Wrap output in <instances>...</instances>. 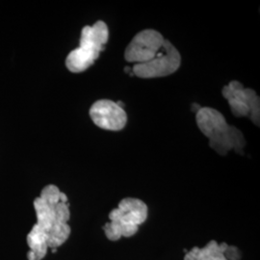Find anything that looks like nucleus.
Instances as JSON below:
<instances>
[{
    "instance_id": "obj_1",
    "label": "nucleus",
    "mask_w": 260,
    "mask_h": 260,
    "mask_svg": "<svg viewBox=\"0 0 260 260\" xmlns=\"http://www.w3.org/2000/svg\"><path fill=\"white\" fill-rule=\"evenodd\" d=\"M37 223L33 225L47 239L48 249L55 250L65 243L72 233L68 197L56 185L46 186L34 201Z\"/></svg>"
},
{
    "instance_id": "obj_2",
    "label": "nucleus",
    "mask_w": 260,
    "mask_h": 260,
    "mask_svg": "<svg viewBox=\"0 0 260 260\" xmlns=\"http://www.w3.org/2000/svg\"><path fill=\"white\" fill-rule=\"evenodd\" d=\"M196 121L200 130L209 139V147L219 154L225 155L234 150L243 154L246 140L243 133L235 126L230 125L221 112L210 108L201 107L196 113Z\"/></svg>"
},
{
    "instance_id": "obj_3",
    "label": "nucleus",
    "mask_w": 260,
    "mask_h": 260,
    "mask_svg": "<svg viewBox=\"0 0 260 260\" xmlns=\"http://www.w3.org/2000/svg\"><path fill=\"white\" fill-rule=\"evenodd\" d=\"M149 214L147 205L139 199L125 198L121 200L118 208L109 213L110 222L105 223L103 231L111 241H118L121 237H131L139 231Z\"/></svg>"
},
{
    "instance_id": "obj_4",
    "label": "nucleus",
    "mask_w": 260,
    "mask_h": 260,
    "mask_svg": "<svg viewBox=\"0 0 260 260\" xmlns=\"http://www.w3.org/2000/svg\"><path fill=\"white\" fill-rule=\"evenodd\" d=\"M108 38V26L103 20H98L92 26H84L79 47L71 51L66 59L68 70L74 74H79L93 66L104 49Z\"/></svg>"
},
{
    "instance_id": "obj_5",
    "label": "nucleus",
    "mask_w": 260,
    "mask_h": 260,
    "mask_svg": "<svg viewBox=\"0 0 260 260\" xmlns=\"http://www.w3.org/2000/svg\"><path fill=\"white\" fill-rule=\"evenodd\" d=\"M222 93L235 117H249L255 125H259V96L252 89L233 80L223 87Z\"/></svg>"
},
{
    "instance_id": "obj_6",
    "label": "nucleus",
    "mask_w": 260,
    "mask_h": 260,
    "mask_svg": "<svg viewBox=\"0 0 260 260\" xmlns=\"http://www.w3.org/2000/svg\"><path fill=\"white\" fill-rule=\"evenodd\" d=\"M181 64V56L177 47L165 40L157 54L146 63L135 64L132 68L133 75L140 78L164 77L176 73Z\"/></svg>"
},
{
    "instance_id": "obj_7",
    "label": "nucleus",
    "mask_w": 260,
    "mask_h": 260,
    "mask_svg": "<svg viewBox=\"0 0 260 260\" xmlns=\"http://www.w3.org/2000/svg\"><path fill=\"white\" fill-rule=\"evenodd\" d=\"M164 41V37L156 30H143L132 39L125 48L124 59L128 63H146L156 56Z\"/></svg>"
},
{
    "instance_id": "obj_8",
    "label": "nucleus",
    "mask_w": 260,
    "mask_h": 260,
    "mask_svg": "<svg viewBox=\"0 0 260 260\" xmlns=\"http://www.w3.org/2000/svg\"><path fill=\"white\" fill-rule=\"evenodd\" d=\"M90 117L95 125L103 129L119 131L127 122V115L123 108L110 100H101L90 108Z\"/></svg>"
},
{
    "instance_id": "obj_9",
    "label": "nucleus",
    "mask_w": 260,
    "mask_h": 260,
    "mask_svg": "<svg viewBox=\"0 0 260 260\" xmlns=\"http://www.w3.org/2000/svg\"><path fill=\"white\" fill-rule=\"evenodd\" d=\"M228 248L226 243L218 244L211 240L204 248L195 247L191 251H186L184 260H229L225 256Z\"/></svg>"
}]
</instances>
